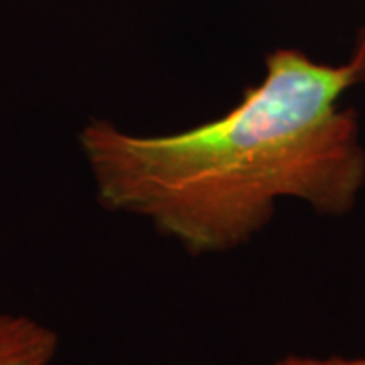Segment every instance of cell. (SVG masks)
<instances>
[{
  "label": "cell",
  "instance_id": "6da1fadb",
  "mask_svg": "<svg viewBox=\"0 0 365 365\" xmlns=\"http://www.w3.org/2000/svg\"><path fill=\"white\" fill-rule=\"evenodd\" d=\"M349 63H321L292 47L264 59L260 81L227 112L165 134L124 130L90 118L78 146L96 201L138 217L191 256L244 248L272 222L280 201L323 217L349 215L365 189Z\"/></svg>",
  "mask_w": 365,
  "mask_h": 365
},
{
  "label": "cell",
  "instance_id": "7a4b0ae2",
  "mask_svg": "<svg viewBox=\"0 0 365 365\" xmlns=\"http://www.w3.org/2000/svg\"><path fill=\"white\" fill-rule=\"evenodd\" d=\"M59 337L51 327L19 313H0V365H51Z\"/></svg>",
  "mask_w": 365,
  "mask_h": 365
},
{
  "label": "cell",
  "instance_id": "3957f363",
  "mask_svg": "<svg viewBox=\"0 0 365 365\" xmlns=\"http://www.w3.org/2000/svg\"><path fill=\"white\" fill-rule=\"evenodd\" d=\"M272 365H365V357H341V355H287Z\"/></svg>",
  "mask_w": 365,
  "mask_h": 365
},
{
  "label": "cell",
  "instance_id": "277c9868",
  "mask_svg": "<svg viewBox=\"0 0 365 365\" xmlns=\"http://www.w3.org/2000/svg\"><path fill=\"white\" fill-rule=\"evenodd\" d=\"M347 63L351 67L353 81L355 86H365V25L361 26L355 45H353V51L347 59Z\"/></svg>",
  "mask_w": 365,
  "mask_h": 365
}]
</instances>
